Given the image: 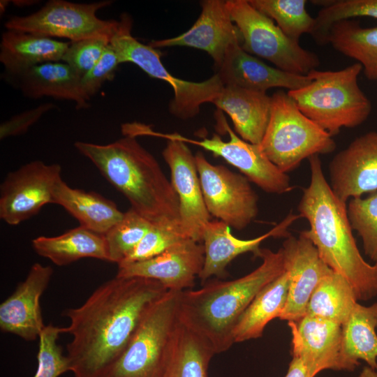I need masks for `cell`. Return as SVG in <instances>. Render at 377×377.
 I'll return each mask as SVG.
<instances>
[{
	"instance_id": "34",
	"label": "cell",
	"mask_w": 377,
	"mask_h": 377,
	"mask_svg": "<svg viewBox=\"0 0 377 377\" xmlns=\"http://www.w3.org/2000/svg\"><path fill=\"white\" fill-rule=\"evenodd\" d=\"M152 223L132 208L105 235L108 262L121 264L149 230Z\"/></svg>"
},
{
	"instance_id": "15",
	"label": "cell",
	"mask_w": 377,
	"mask_h": 377,
	"mask_svg": "<svg viewBox=\"0 0 377 377\" xmlns=\"http://www.w3.org/2000/svg\"><path fill=\"white\" fill-rule=\"evenodd\" d=\"M281 250L289 286L286 303L279 318L297 323L305 316L317 286L333 270L322 260L313 243L300 234L298 237H286Z\"/></svg>"
},
{
	"instance_id": "33",
	"label": "cell",
	"mask_w": 377,
	"mask_h": 377,
	"mask_svg": "<svg viewBox=\"0 0 377 377\" xmlns=\"http://www.w3.org/2000/svg\"><path fill=\"white\" fill-rule=\"evenodd\" d=\"M255 8L271 18L292 40L299 43L304 34H311L315 17L306 9V0H249Z\"/></svg>"
},
{
	"instance_id": "40",
	"label": "cell",
	"mask_w": 377,
	"mask_h": 377,
	"mask_svg": "<svg viewBox=\"0 0 377 377\" xmlns=\"http://www.w3.org/2000/svg\"><path fill=\"white\" fill-rule=\"evenodd\" d=\"M119 64L117 54L109 44L98 62L80 78V89L87 101L99 91L105 82L114 78Z\"/></svg>"
},
{
	"instance_id": "32",
	"label": "cell",
	"mask_w": 377,
	"mask_h": 377,
	"mask_svg": "<svg viewBox=\"0 0 377 377\" xmlns=\"http://www.w3.org/2000/svg\"><path fill=\"white\" fill-rule=\"evenodd\" d=\"M214 355L201 338L179 322L163 377H208Z\"/></svg>"
},
{
	"instance_id": "22",
	"label": "cell",
	"mask_w": 377,
	"mask_h": 377,
	"mask_svg": "<svg viewBox=\"0 0 377 377\" xmlns=\"http://www.w3.org/2000/svg\"><path fill=\"white\" fill-rule=\"evenodd\" d=\"M300 215L290 214L267 232L250 239H242L231 234L230 227L219 221H210L206 225L202 242L204 264L198 278L205 282L212 276L226 275V268L236 257L251 251L257 256L260 244L270 237H288V228Z\"/></svg>"
},
{
	"instance_id": "39",
	"label": "cell",
	"mask_w": 377,
	"mask_h": 377,
	"mask_svg": "<svg viewBox=\"0 0 377 377\" xmlns=\"http://www.w3.org/2000/svg\"><path fill=\"white\" fill-rule=\"evenodd\" d=\"M108 37H96L70 42L61 61L79 76L89 72L110 44Z\"/></svg>"
},
{
	"instance_id": "1",
	"label": "cell",
	"mask_w": 377,
	"mask_h": 377,
	"mask_svg": "<svg viewBox=\"0 0 377 377\" xmlns=\"http://www.w3.org/2000/svg\"><path fill=\"white\" fill-rule=\"evenodd\" d=\"M159 281L121 277L103 283L80 306L64 315L70 324L66 356L75 377H101L122 353L142 316L167 292Z\"/></svg>"
},
{
	"instance_id": "31",
	"label": "cell",
	"mask_w": 377,
	"mask_h": 377,
	"mask_svg": "<svg viewBox=\"0 0 377 377\" xmlns=\"http://www.w3.org/2000/svg\"><path fill=\"white\" fill-rule=\"evenodd\" d=\"M357 299L347 280L332 272L312 293L305 316L325 319L342 325L348 318Z\"/></svg>"
},
{
	"instance_id": "23",
	"label": "cell",
	"mask_w": 377,
	"mask_h": 377,
	"mask_svg": "<svg viewBox=\"0 0 377 377\" xmlns=\"http://www.w3.org/2000/svg\"><path fill=\"white\" fill-rule=\"evenodd\" d=\"M7 77L27 98L50 97L74 102L77 109L89 107L80 89L81 77L64 62L44 63Z\"/></svg>"
},
{
	"instance_id": "17",
	"label": "cell",
	"mask_w": 377,
	"mask_h": 377,
	"mask_svg": "<svg viewBox=\"0 0 377 377\" xmlns=\"http://www.w3.org/2000/svg\"><path fill=\"white\" fill-rule=\"evenodd\" d=\"M330 187L341 201L377 191V132L356 138L329 164Z\"/></svg>"
},
{
	"instance_id": "7",
	"label": "cell",
	"mask_w": 377,
	"mask_h": 377,
	"mask_svg": "<svg viewBox=\"0 0 377 377\" xmlns=\"http://www.w3.org/2000/svg\"><path fill=\"white\" fill-rule=\"evenodd\" d=\"M271 97L269 119L259 145L281 172L293 170L305 158L334 151L332 136L305 116L287 92L279 90Z\"/></svg>"
},
{
	"instance_id": "10",
	"label": "cell",
	"mask_w": 377,
	"mask_h": 377,
	"mask_svg": "<svg viewBox=\"0 0 377 377\" xmlns=\"http://www.w3.org/2000/svg\"><path fill=\"white\" fill-rule=\"evenodd\" d=\"M112 3L109 0L89 3L50 0L33 13L10 17L4 27L51 38H67L70 42L96 37L110 38L117 20L101 19L96 13Z\"/></svg>"
},
{
	"instance_id": "2",
	"label": "cell",
	"mask_w": 377,
	"mask_h": 377,
	"mask_svg": "<svg viewBox=\"0 0 377 377\" xmlns=\"http://www.w3.org/2000/svg\"><path fill=\"white\" fill-rule=\"evenodd\" d=\"M309 185L303 190L297 210L309 229L300 234L316 246L322 260L344 277L357 300L377 296V261L371 265L362 256L352 232L346 202L332 191L318 155L309 158Z\"/></svg>"
},
{
	"instance_id": "8",
	"label": "cell",
	"mask_w": 377,
	"mask_h": 377,
	"mask_svg": "<svg viewBox=\"0 0 377 377\" xmlns=\"http://www.w3.org/2000/svg\"><path fill=\"white\" fill-rule=\"evenodd\" d=\"M117 21L110 45L120 64L133 63L150 77L168 82L174 92L169 104V111L172 115L182 119H191L199 114L202 104L213 103L224 87L216 73L202 82L175 77L163 64L161 52L158 49L143 44L133 36V20L128 13H122Z\"/></svg>"
},
{
	"instance_id": "21",
	"label": "cell",
	"mask_w": 377,
	"mask_h": 377,
	"mask_svg": "<svg viewBox=\"0 0 377 377\" xmlns=\"http://www.w3.org/2000/svg\"><path fill=\"white\" fill-rule=\"evenodd\" d=\"M293 336V356L299 358L311 377L325 369L339 370L342 327L325 319L304 316L288 322Z\"/></svg>"
},
{
	"instance_id": "43",
	"label": "cell",
	"mask_w": 377,
	"mask_h": 377,
	"mask_svg": "<svg viewBox=\"0 0 377 377\" xmlns=\"http://www.w3.org/2000/svg\"><path fill=\"white\" fill-rule=\"evenodd\" d=\"M357 377H377V370L366 366Z\"/></svg>"
},
{
	"instance_id": "35",
	"label": "cell",
	"mask_w": 377,
	"mask_h": 377,
	"mask_svg": "<svg viewBox=\"0 0 377 377\" xmlns=\"http://www.w3.org/2000/svg\"><path fill=\"white\" fill-rule=\"evenodd\" d=\"M315 17V24L310 35L318 44H326L330 27L337 22L367 17L377 20V0H332L322 1Z\"/></svg>"
},
{
	"instance_id": "25",
	"label": "cell",
	"mask_w": 377,
	"mask_h": 377,
	"mask_svg": "<svg viewBox=\"0 0 377 377\" xmlns=\"http://www.w3.org/2000/svg\"><path fill=\"white\" fill-rule=\"evenodd\" d=\"M68 42L16 30L3 32L0 61L7 76L47 62H57L68 47Z\"/></svg>"
},
{
	"instance_id": "36",
	"label": "cell",
	"mask_w": 377,
	"mask_h": 377,
	"mask_svg": "<svg viewBox=\"0 0 377 377\" xmlns=\"http://www.w3.org/2000/svg\"><path fill=\"white\" fill-rule=\"evenodd\" d=\"M352 229L361 237L364 253L377 261V191L350 200L347 206Z\"/></svg>"
},
{
	"instance_id": "45",
	"label": "cell",
	"mask_w": 377,
	"mask_h": 377,
	"mask_svg": "<svg viewBox=\"0 0 377 377\" xmlns=\"http://www.w3.org/2000/svg\"><path fill=\"white\" fill-rule=\"evenodd\" d=\"M9 2L10 1H8V0H1V3H0L1 15H2L5 12Z\"/></svg>"
},
{
	"instance_id": "46",
	"label": "cell",
	"mask_w": 377,
	"mask_h": 377,
	"mask_svg": "<svg viewBox=\"0 0 377 377\" xmlns=\"http://www.w3.org/2000/svg\"><path fill=\"white\" fill-rule=\"evenodd\" d=\"M377 370V369H376Z\"/></svg>"
},
{
	"instance_id": "27",
	"label": "cell",
	"mask_w": 377,
	"mask_h": 377,
	"mask_svg": "<svg viewBox=\"0 0 377 377\" xmlns=\"http://www.w3.org/2000/svg\"><path fill=\"white\" fill-rule=\"evenodd\" d=\"M52 203L65 209L80 226L105 235L124 216L112 200L94 191L69 186L61 178L54 185Z\"/></svg>"
},
{
	"instance_id": "18",
	"label": "cell",
	"mask_w": 377,
	"mask_h": 377,
	"mask_svg": "<svg viewBox=\"0 0 377 377\" xmlns=\"http://www.w3.org/2000/svg\"><path fill=\"white\" fill-rule=\"evenodd\" d=\"M53 274L50 266L34 263L22 282L0 305V329L28 341L38 339L43 323L40 299Z\"/></svg>"
},
{
	"instance_id": "13",
	"label": "cell",
	"mask_w": 377,
	"mask_h": 377,
	"mask_svg": "<svg viewBox=\"0 0 377 377\" xmlns=\"http://www.w3.org/2000/svg\"><path fill=\"white\" fill-rule=\"evenodd\" d=\"M59 164L36 160L8 172L0 186V218L16 226L52 203V193L61 178Z\"/></svg>"
},
{
	"instance_id": "41",
	"label": "cell",
	"mask_w": 377,
	"mask_h": 377,
	"mask_svg": "<svg viewBox=\"0 0 377 377\" xmlns=\"http://www.w3.org/2000/svg\"><path fill=\"white\" fill-rule=\"evenodd\" d=\"M52 103H45L13 116L0 125V139L25 133L29 128L48 111L54 108Z\"/></svg>"
},
{
	"instance_id": "37",
	"label": "cell",
	"mask_w": 377,
	"mask_h": 377,
	"mask_svg": "<svg viewBox=\"0 0 377 377\" xmlns=\"http://www.w3.org/2000/svg\"><path fill=\"white\" fill-rule=\"evenodd\" d=\"M64 327L52 324L45 325L38 338L37 368L33 377H59L71 371L69 360L57 343Z\"/></svg>"
},
{
	"instance_id": "16",
	"label": "cell",
	"mask_w": 377,
	"mask_h": 377,
	"mask_svg": "<svg viewBox=\"0 0 377 377\" xmlns=\"http://www.w3.org/2000/svg\"><path fill=\"white\" fill-rule=\"evenodd\" d=\"M204 247L184 239L148 260L118 266L116 276L156 280L168 290L183 291L193 286L204 264Z\"/></svg>"
},
{
	"instance_id": "42",
	"label": "cell",
	"mask_w": 377,
	"mask_h": 377,
	"mask_svg": "<svg viewBox=\"0 0 377 377\" xmlns=\"http://www.w3.org/2000/svg\"><path fill=\"white\" fill-rule=\"evenodd\" d=\"M285 377H311L302 361L293 356Z\"/></svg>"
},
{
	"instance_id": "9",
	"label": "cell",
	"mask_w": 377,
	"mask_h": 377,
	"mask_svg": "<svg viewBox=\"0 0 377 377\" xmlns=\"http://www.w3.org/2000/svg\"><path fill=\"white\" fill-rule=\"evenodd\" d=\"M226 4L244 51L293 74L306 75L319 66V58L314 52L289 38L249 0H227Z\"/></svg>"
},
{
	"instance_id": "19",
	"label": "cell",
	"mask_w": 377,
	"mask_h": 377,
	"mask_svg": "<svg viewBox=\"0 0 377 377\" xmlns=\"http://www.w3.org/2000/svg\"><path fill=\"white\" fill-rule=\"evenodd\" d=\"M200 6V16L186 32L172 38L154 40L148 45L158 50L175 46L199 49L211 56L215 68L219 67L229 45L235 40L241 41L240 36L226 1L204 0Z\"/></svg>"
},
{
	"instance_id": "20",
	"label": "cell",
	"mask_w": 377,
	"mask_h": 377,
	"mask_svg": "<svg viewBox=\"0 0 377 377\" xmlns=\"http://www.w3.org/2000/svg\"><path fill=\"white\" fill-rule=\"evenodd\" d=\"M216 70L224 86L238 87L261 93H266L272 88L294 90L311 81L308 75L293 74L266 64L244 51L239 40L229 45L221 64Z\"/></svg>"
},
{
	"instance_id": "14",
	"label": "cell",
	"mask_w": 377,
	"mask_h": 377,
	"mask_svg": "<svg viewBox=\"0 0 377 377\" xmlns=\"http://www.w3.org/2000/svg\"><path fill=\"white\" fill-rule=\"evenodd\" d=\"M220 124L228 132L230 140L224 141L216 133L211 138L197 140L178 133L171 135L186 144H191L221 157L245 176L250 182L256 184L269 193L283 194L292 190L290 180L264 154L259 145L248 142L238 137L221 116Z\"/></svg>"
},
{
	"instance_id": "4",
	"label": "cell",
	"mask_w": 377,
	"mask_h": 377,
	"mask_svg": "<svg viewBox=\"0 0 377 377\" xmlns=\"http://www.w3.org/2000/svg\"><path fill=\"white\" fill-rule=\"evenodd\" d=\"M74 146L127 198L131 208L151 223L180 226L179 200L172 183L136 137L126 135L106 145L77 141Z\"/></svg>"
},
{
	"instance_id": "44",
	"label": "cell",
	"mask_w": 377,
	"mask_h": 377,
	"mask_svg": "<svg viewBox=\"0 0 377 377\" xmlns=\"http://www.w3.org/2000/svg\"><path fill=\"white\" fill-rule=\"evenodd\" d=\"M13 4H15V6H21V7H24V6H30V5H32L33 3H36V1H27V0H15V1H12Z\"/></svg>"
},
{
	"instance_id": "12",
	"label": "cell",
	"mask_w": 377,
	"mask_h": 377,
	"mask_svg": "<svg viewBox=\"0 0 377 377\" xmlns=\"http://www.w3.org/2000/svg\"><path fill=\"white\" fill-rule=\"evenodd\" d=\"M195 158L209 214L230 228H246L258 213V196L250 181L224 165L211 163L201 151Z\"/></svg>"
},
{
	"instance_id": "6",
	"label": "cell",
	"mask_w": 377,
	"mask_h": 377,
	"mask_svg": "<svg viewBox=\"0 0 377 377\" xmlns=\"http://www.w3.org/2000/svg\"><path fill=\"white\" fill-rule=\"evenodd\" d=\"M180 293L167 290L149 305L122 353L101 377H163L179 323Z\"/></svg>"
},
{
	"instance_id": "29",
	"label": "cell",
	"mask_w": 377,
	"mask_h": 377,
	"mask_svg": "<svg viewBox=\"0 0 377 377\" xmlns=\"http://www.w3.org/2000/svg\"><path fill=\"white\" fill-rule=\"evenodd\" d=\"M288 286V275L284 271L258 293L234 329V343L260 337L266 325L281 316L286 303Z\"/></svg>"
},
{
	"instance_id": "38",
	"label": "cell",
	"mask_w": 377,
	"mask_h": 377,
	"mask_svg": "<svg viewBox=\"0 0 377 377\" xmlns=\"http://www.w3.org/2000/svg\"><path fill=\"white\" fill-rule=\"evenodd\" d=\"M186 238L179 225L152 223L140 242L118 266L154 258Z\"/></svg>"
},
{
	"instance_id": "28",
	"label": "cell",
	"mask_w": 377,
	"mask_h": 377,
	"mask_svg": "<svg viewBox=\"0 0 377 377\" xmlns=\"http://www.w3.org/2000/svg\"><path fill=\"white\" fill-rule=\"evenodd\" d=\"M32 246L41 257L58 266H65L85 258L108 261L104 235L81 226L58 236H39Z\"/></svg>"
},
{
	"instance_id": "24",
	"label": "cell",
	"mask_w": 377,
	"mask_h": 377,
	"mask_svg": "<svg viewBox=\"0 0 377 377\" xmlns=\"http://www.w3.org/2000/svg\"><path fill=\"white\" fill-rule=\"evenodd\" d=\"M213 104L230 117L242 139L260 145L269 119L271 96L267 93L224 86Z\"/></svg>"
},
{
	"instance_id": "11",
	"label": "cell",
	"mask_w": 377,
	"mask_h": 377,
	"mask_svg": "<svg viewBox=\"0 0 377 377\" xmlns=\"http://www.w3.org/2000/svg\"><path fill=\"white\" fill-rule=\"evenodd\" d=\"M127 133L135 137L149 135L168 140L162 156L170 168V182L178 197L181 230L186 237L202 242L203 232L211 221V215L205 203L195 155L185 142L170 134L154 131L143 124H128Z\"/></svg>"
},
{
	"instance_id": "5",
	"label": "cell",
	"mask_w": 377,
	"mask_h": 377,
	"mask_svg": "<svg viewBox=\"0 0 377 377\" xmlns=\"http://www.w3.org/2000/svg\"><path fill=\"white\" fill-rule=\"evenodd\" d=\"M362 71L357 62L337 71L314 69L307 74L309 84L287 93L305 116L333 136L370 115L371 101L358 84Z\"/></svg>"
},
{
	"instance_id": "30",
	"label": "cell",
	"mask_w": 377,
	"mask_h": 377,
	"mask_svg": "<svg viewBox=\"0 0 377 377\" xmlns=\"http://www.w3.org/2000/svg\"><path fill=\"white\" fill-rule=\"evenodd\" d=\"M326 43L361 64L367 79L377 80V27H362L354 19L339 21L330 27Z\"/></svg>"
},
{
	"instance_id": "3",
	"label": "cell",
	"mask_w": 377,
	"mask_h": 377,
	"mask_svg": "<svg viewBox=\"0 0 377 377\" xmlns=\"http://www.w3.org/2000/svg\"><path fill=\"white\" fill-rule=\"evenodd\" d=\"M262 263L248 274L231 281L212 280L197 290L181 291L179 322L201 338L214 354L234 343L233 331L258 293L284 272L281 249H260Z\"/></svg>"
},
{
	"instance_id": "26",
	"label": "cell",
	"mask_w": 377,
	"mask_h": 377,
	"mask_svg": "<svg viewBox=\"0 0 377 377\" xmlns=\"http://www.w3.org/2000/svg\"><path fill=\"white\" fill-rule=\"evenodd\" d=\"M341 327L339 370L353 371L360 360L377 369V302L370 306L357 302Z\"/></svg>"
}]
</instances>
